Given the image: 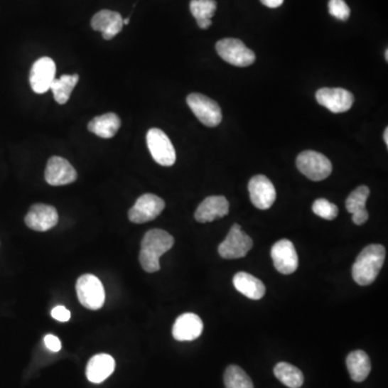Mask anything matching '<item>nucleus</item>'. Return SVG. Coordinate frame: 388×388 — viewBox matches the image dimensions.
<instances>
[{
	"instance_id": "nucleus-1",
	"label": "nucleus",
	"mask_w": 388,
	"mask_h": 388,
	"mask_svg": "<svg viewBox=\"0 0 388 388\" xmlns=\"http://www.w3.org/2000/svg\"><path fill=\"white\" fill-rule=\"evenodd\" d=\"M175 239L170 233L160 229L148 231L141 242L139 262L148 273L160 270V258L174 246Z\"/></svg>"
},
{
	"instance_id": "nucleus-2",
	"label": "nucleus",
	"mask_w": 388,
	"mask_h": 388,
	"mask_svg": "<svg viewBox=\"0 0 388 388\" xmlns=\"http://www.w3.org/2000/svg\"><path fill=\"white\" fill-rule=\"evenodd\" d=\"M386 250L379 244H372L364 248L352 264V275L355 283L369 286L377 279L384 262Z\"/></svg>"
},
{
	"instance_id": "nucleus-3",
	"label": "nucleus",
	"mask_w": 388,
	"mask_h": 388,
	"mask_svg": "<svg viewBox=\"0 0 388 388\" xmlns=\"http://www.w3.org/2000/svg\"><path fill=\"white\" fill-rule=\"evenodd\" d=\"M297 168L313 181L328 178L333 173V163L326 156L313 150L301 152L297 158Z\"/></svg>"
},
{
	"instance_id": "nucleus-4",
	"label": "nucleus",
	"mask_w": 388,
	"mask_h": 388,
	"mask_svg": "<svg viewBox=\"0 0 388 388\" xmlns=\"http://www.w3.org/2000/svg\"><path fill=\"white\" fill-rule=\"evenodd\" d=\"M76 290L79 301L85 308L97 311L103 308L105 289L97 277L92 274L82 275L77 281Z\"/></svg>"
},
{
	"instance_id": "nucleus-5",
	"label": "nucleus",
	"mask_w": 388,
	"mask_h": 388,
	"mask_svg": "<svg viewBox=\"0 0 388 388\" xmlns=\"http://www.w3.org/2000/svg\"><path fill=\"white\" fill-rule=\"evenodd\" d=\"M216 51L225 62L237 68H247L256 60L254 51L246 47L239 39H221L217 43Z\"/></svg>"
},
{
	"instance_id": "nucleus-6",
	"label": "nucleus",
	"mask_w": 388,
	"mask_h": 388,
	"mask_svg": "<svg viewBox=\"0 0 388 388\" xmlns=\"http://www.w3.org/2000/svg\"><path fill=\"white\" fill-rule=\"evenodd\" d=\"M187 104L194 116L205 126L215 127L222 121V112L220 106L208 96L200 93H191L188 95Z\"/></svg>"
},
{
	"instance_id": "nucleus-7",
	"label": "nucleus",
	"mask_w": 388,
	"mask_h": 388,
	"mask_svg": "<svg viewBox=\"0 0 388 388\" xmlns=\"http://www.w3.org/2000/svg\"><path fill=\"white\" fill-rule=\"evenodd\" d=\"M147 146L156 163L162 166H174L176 151L172 141L162 129L153 127L148 131Z\"/></svg>"
},
{
	"instance_id": "nucleus-8",
	"label": "nucleus",
	"mask_w": 388,
	"mask_h": 388,
	"mask_svg": "<svg viewBox=\"0 0 388 388\" xmlns=\"http://www.w3.org/2000/svg\"><path fill=\"white\" fill-rule=\"evenodd\" d=\"M254 246L252 237L242 231L241 225H232L228 235L219 245L218 252L223 259H241L246 257Z\"/></svg>"
},
{
	"instance_id": "nucleus-9",
	"label": "nucleus",
	"mask_w": 388,
	"mask_h": 388,
	"mask_svg": "<svg viewBox=\"0 0 388 388\" xmlns=\"http://www.w3.org/2000/svg\"><path fill=\"white\" fill-rule=\"evenodd\" d=\"M166 203L156 194H144L137 199L129 212V219L133 223H145L154 220L163 212Z\"/></svg>"
},
{
	"instance_id": "nucleus-10",
	"label": "nucleus",
	"mask_w": 388,
	"mask_h": 388,
	"mask_svg": "<svg viewBox=\"0 0 388 388\" xmlns=\"http://www.w3.org/2000/svg\"><path fill=\"white\" fill-rule=\"evenodd\" d=\"M319 105L327 108L333 114L348 112L354 103V95L342 87H323L316 92Z\"/></svg>"
},
{
	"instance_id": "nucleus-11",
	"label": "nucleus",
	"mask_w": 388,
	"mask_h": 388,
	"mask_svg": "<svg viewBox=\"0 0 388 388\" xmlns=\"http://www.w3.org/2000/svg\"><path fill=\"white\" fill-rule=\"evenodd\" d=\"M273 264L281 274H293L299 266L297 250L293 242L289 239H281L273 245L271 249Z\"/></svg>"
},
{
	"instance_id": "nucleus-12",
	"label": "nucleus",
	"mask_w": 388,
	"mask_h": 388,
	"mask_svg": "<svg viewBox=\"0 0 388 388\" xmlns=\"http://www.w3.org/2000/svg\"><path fill=\"white\" fill-rule=\"evenodd\" d=\"M250 201L259 210H269L276 200V190L272 181L264 175H256L248 183Z\"/></svg>"
},
{
	"instance_id": "nucleus-13",
	"label": "nucleus",
	"mask_w": 388,
	"mask_h": 388,
	"mask_svg": "<svg viewBox=\"0 0 388 388\" xmlns=\"http://www.w3.org/2000/svg\"><path fill=\"white\" fill-rule=\"evenodd\" d=\"M56 65L52 58H39L33 65L29 74V83L31 90L37 94L49 91L52 82L55 80Z\"/></svg>"
},
{
	"instance_id": "nucleus-14",
	"label": "nucleus",
	"mask_w": 388,
	"mask_h": 388,
	"mask_svg": "<svg viewBox=\"0 0 388 388\" xmlns=\"http://www.w3.org/2000/svg\"><path fill=\"white\" fill-rule=\"evenodd\" d=\"M58 210L47 204H35L25 217V223L31 230L45 232L58 225Z\"/></svg>"
},
{
	"instance_id": "nucleus-15",
	"label": "nucleus",
	"mask_w": 388,
	"mask_h": 388,
	"mask_svg": "<svg viewBox=\"0 0 388 388\" xmlns=\"http://www.w3.org/2000/svg\"><path fill=\"white\" fill-rule=\"evenodd\" d=\"M77 177L78 175H77L76 170L66 158H60V156H52L48 161L45 178L49 185H70V183L76 181Z\"/></svg>"
},
{
	"instance_id": "nucleus-16",
	"label": "nucleus",
	"mask_w": 388,
	"mask_h": 388,
	"mask_svg": "<svg viewBox=\"0 0 388 388\" xmlns=\"http://www.w3.org/2000/svg\"><path fill=\"white\" fill-rule=\"evenodd\" d=\"M203 321L193 313L180 315L173 326V337L177 341H193L203 333Z\"/></svg>"
},
{
	"instance_id": "nucleus-17",
	"label": "nucleus",
	"mask_w": 388,
	"mask_h": 388,
	"mask_svg": "<svg viewBox=\"0 0 388 388\" xmlns=\"http://www.w3.org/2000/svg\"><path fill=\"white\" fill-rule=\"evenodd\" d=\"M229 202L222 195H212L206 198L198 210H195L194 218L198 222H212L216 219L223 218L229 214Z\"/></svg>"
},
{
	"instance_id": "nucleus-18",
	"label": "nucleus",
	"mask_w": 388,
	"mask_h": 388,
	"mask_svg": "<svg viewBox=\"0 0 388 388\" xmlns=\"http://www.w3.org/2000/svg\"><path fill=\"white\" fill-rule=\"evenodd\" d=\"M91 26L94 31H101L105 41H112L122 31L123 18L118 12L102 10L92 18Z\"/></svg>"
},
{
	"instance_id": "nucleus-19",
	"label": "nucleus",
	"mask_w": 388,
	"mask_h": 388,
	"mask_svg": "<svg viewBox=\"0 0 388 388\" xmlns=\"http://www.w3.org/2000/svg\"><path fill=\"white\" fill-rule=\"evenodd\" d=\"M114 368H116V362H114V358L110 355H95L87 362V379L92 383H102L112 374Z\"/></svg>"
},
{
	"instance_id": "nucleus-20",
	"label": "nucleus",
	"mask_w": 388,
	"mask_h": 388,
	"mask_svg": "<svg viewBox=\"0 0 388 388\" xmlns=\"http://www.w3.org/2000/svg\"><path fill=\"white\" fill-rule=\"evenodd\" d=\"M235 289L252 300H260L266 295V286L260 279L246 272H239L233 277Z\"/></svg>"
},
{
	"instance_id": "nucleus-21",
	"label": "nucleus",
	"mask_w": 388,
	"mask_h": 388,
	"mask_svg": "<svg viewBox=\"0 0 388 388\" xmlns=\"http://www.w3.org/2000/svg\"><path fill=\"white\" fill-rule=\"evenodd\" d=\"M120 126V118L118 114H114V112H108V114L95 117L87 124L90 132L97 135L101 139H112L118 133Z\"/></svg>"
},
{
	"instance_id": "nucleus-22",
	"label": "nucleus",
	"mask_w": 388,
	"mask_h": 388,
	"mask_svg": "<svg viewBox=\"0 0 388 388\" xmlns=\"http://www.w3.org/2000/svg\"><path fill=\"white\" fill-rule=\"evenodd\" d=\"M346 366L352 381L357 383L364 382L370 374V358L364 350H358L350 352L346 358Z\"/></svg>"
},
{
	"instance_id": "nucleus-23",
	"label": "nucleus",
	"mask_w": 388,
	"mask_h": 388,
	"mask_svg": "<svg viewBox=\"0 0 388 388\" xmlns=\"http://www.w3.org/2000/svg\"><path fill=\"white\" fill-rule=\"evenodd\" d=\"M79 81V75H63L60 78L55 79L52 82L51 87L53 92L54 99L60 105H64L70 99L72 92Z\"/></svg>"
},
{
	"instance_id": "nucleus-24",
	"label": "nucleus",
	"mask_w": 388,
	"mask_h": 388,
	"mask_svg": "<svg viewBox=\"0 0 388 388\" xmlns=\"http://www.w3.org/2000/svg\"><path fill=\"white\" fill-rule=\"evenodd\" d=\"M274 374L284 385L289 388H300L304 383V375L301 370L288 362H279L275 366Z\"/></svg>"
},
{
	"instance_id": "nucleus-25",
	"label": "nucleus",
	"mask_w": 388,
	"mask_h": 388,
	"mask_svg": "<svg viewBox=\"0 0 388 388\" xmlns=\"http://www.w3.org/2000/svg\"><path fill=\"white\" fill-rule=\"evenodd\" d=\"M225 388H254L252 379L239 366H229L225 372Z\"/></svg>"
},
{
	"instance_id": "nucleus-26",
	"label": "nucleus",
	"mask_w": 388,
	"mask_h": 388,
	"mask_svg": "<svg viewBox=\"0 0 388 388\" xmlns=\"http://www.w3.org/2000/svg\"><path fill=\"white\" fill-rule=\"evenodd\" d=\"M217 9L215 0H191L190 11L198 21L212 20Z\"/></svg>"
},
{
	"instance_id": "nucleus-27",
	"label": "nucleus",
	"mask_w": 388,
	"mask_h": 388,
	"mask_svg": "<svg viewBox=\"0 0 388 388\" xmlns=\"http://www.w3.org/2000/svg\"><path fill=\"white\" fill-rule=\"evenodd\" d=\"M370 190L367 185H360L356 188L346 200V210L350 214L366 210L367 200H368Z\"/></svg>"
},
{
	"instance_id": "nucleus-28",
	"label": "nucleus",
	"mask_w": 388,
	"mask_h": 388,
	"mask_svg": "<svg viewBox=\"0 0 388 388\" xmlns=\"http://www.w3.org/2000/svg\"><path fill=\"white\" fill-rule=\"evenodd\" d=\"M313 212L320 218L333 220L339 214V208L335 204L326 199H318L313 203Z\"/></svg>"
},
{
	"instance_id": "nucleus-29",
	"label": "nucleus",
	"mask_w": 388,
	"mask_h": 388,
	"mask_svg": "<svg viewBox=\"0 0 388 388\" xmlns=\"http://www.w3.org/2000/svg\"><path fill=\"white\" fill-rule=\"evenodd\" d=\"M329 14L340 21H347L350 16V9L344 0H330L329 1Z\"/></svg>"
},
{
	"instance_id": "nucleus-30",
	"label": "nucleus",
	"mask_w": 388,
	"mask_h": 388,
	"mask_svg": "<svg viewBox=\"0 0 388 388\" xmlns=\"http://www.w3.org/2000/svg\"><path fill=\"white\" fill-rule=\"evenodd\" d=\"M51 315L54 319H56V320L58 321H63V323L68 321L70 319V311L63 306H55V308L52 310Z\"/></svg>"
},
{
	"instance_id": "nucleus-31",
	"label": "nucleus",
	"mask_w": 388,
	"mask_h": 388,
	"mask_svg": "<svg viewBox=\"0 0 388 388\" xmlns=\"http://www.w3.org/2000/svg\"><path fill=\"white\" fill-rule=\"evenodd\" d=\"M45 344L48 350H51V352H56L62 348V343H60V339L53 335H45Z\"/></svg>"
},
{
	"instance_id": "nucleus-32",
	"label": "nucleus",
	"mask_w": 388,
	"mask_h": 388,
	"mask_svg": "<svg viewBox=\"0 0 388 388\" xmlns=\"http://www.w3.org/2000/svg\"><path fill=\"white\" fill-rule=\"evenodd\" d=\"M352 215V222H354L355 225H364L369 219V212H367V210H360V212H354V214Z\"/></svg>"
},
{
	"instance_id": "nucleus-33",
	"label": "nucleus",
	"mask_w": 388,
	"mask_h": 388,
	"mask_svg": "<svg viewBox=\"0 0 388 388\" xmlns=\"http://www.w3.org/2000/svg\"><path fill=\"white\" fill-rule=\"evenodd\" d=\"M260 1H262V5L268 8H272V9L281 7L284 3V0H260Z\"/></svg>"
},
{
	"instance_id": "nucleus-34",
	"label": "nucleus",
	"mask_w": 388,
	"mask_h": 388,
	"mask_svg": "<svg viewBox=\"0 0 388 388\" xmlns=\"http://www.w3.org/2000/svg\"><path fill=\"white\" fill-rule=\"evenodd\" d=\"M384 141H385L386 146L388 145V129L386 127L385 131H384L383 135Z\"/></svg>"
},
{
	"instance_id": "nucleus-35",
	"label": "nucleus",
	"mask_w": 388,
	"mask_h": 388,
	"mask_svg": "<svg viewBox=\"0 0 388 388\" xmlns=\"http://www.w3.org/2000/svg\"><path fill=\"white\" fill-rule=\"evenodd\" d=\"M129 18H124V20H123V25H127L129 24Z\"/></svg>"
},
{
	"instance_id": "nucleus-36",
	"label": "nucleus",
	"mask_w": 388,
	"mask_h": 388,
	"mask_svg": "<svg viewBox=\"0 0 388 388\" xmlns=\"http://www.w3.org/2000/svg\"><path fill=\"white\" fill-rule=\"evenodd\" d=\"M385 60L386 62H388V50H386L385 51Z\"/></svg>"
}]
</instances>
